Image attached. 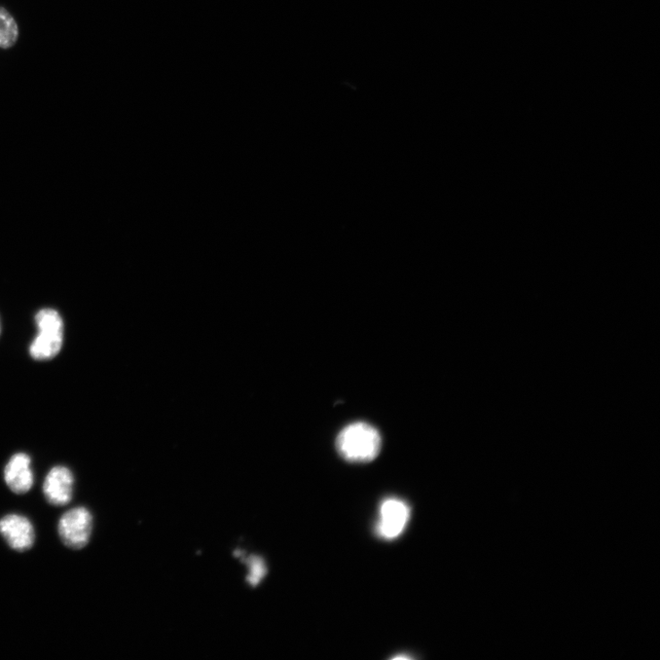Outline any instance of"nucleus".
<instances>
[{
    "label": "nucleus",
    "instance_id": "6e6552de",
    "mask_svg": "<svg viewBox=\"0 0 660 660\" xmlns=\"http://www.w3.org/2000/svg\"><path fill=\"white\" fill-rule=\"evenodd\" d=\"M19 36L15 20L4 8H0V47L8 49L13 47Z\"/></svg>",
    "mask_w": 660,
    "mask_h": 660
},
{
    "label": "nucleus",
    "instance_id": "7ed1b4c3",
    "mask_svg": "<svg viewBox=\"0 0 660 660\" xmlns=\"http://www.w3.org/2000/svg\"><path fill=\"white\" fill-rule=\"evenodd\" d=\"M93 531V517L83 506L65 512L58 523L59 537L63 544L73 550L84 548L89 542Z\"/></svg>",
    "mask_w": 660,
    "mask_h": 660
},
{
    "label": "nucleus",
    "instance_id": "f257e3e1",
    "mask_svg": "<svg viewBox=\"0 0 660 660\" xmlns=\"http://www.w3.org/2000/svg\"><path fill=\"white\" fill-rule=\"evenodd\" d=\"M339 454L347 461L365 463L377 459L382 448V437L373 426L355 422L345 427L336 443Z\"/></svg>",
    "mask_w": 660,
    "mask_h": 660
},
{
    "label": "nucleus",
    "instance_id": "f03ea898",
    "mask_svg": "<svg viewBox=\"0 0 660 660\" xmlns=\"http://www.w3.org/2000/svg\"><path fill=\"white\" fill-rule=\"evenodd\" d=\"M38 334L30 346V354L36 360L55 358L63 344V321L60 314L52 309H44L35 317Z\"/></svg>",
    "mask_w": 660,
    "mask_h": 660
},
{
    "label": "nucleus",
    "instance_id": "1a4fd4ad",
    "mask_svg": "<svg viewBox=\"0 0 660 660\" xmlns=\"http://www.w3.org/2000/svg\"><path fill=\"white\" fill-rule=\"evenodd\" d=\"M246 563L249 567L248 582L251 587L258 586L267 574L265 561L260 557L251 556L247 559Z\"/></svg>",
    "mask_w": 660,
    "mask_h": 660
},
{
    "label": "nucleus",
    "instance_id": "20e7f679",
    "mask_svg": "<svg viewBox=\"0 0 660 660\" xmlns=\"http://www.w3.org/2000/svg\"><path fill=\"white\" fill-rule=\"evenodd\" d=\"M411 517L410 505L398 498H388L380 505L376 526L377 536L385 540H393L405 531Z\"/></svg>",
    "mask_w": 660,
    "mask_h": 660
},
{
    "label": "nucleus",
    "instance_id": "39448f33",
    "mask_svg": "<svg viewBox=\"0 0 660 660\" xmlns=\"http://www.w3.org/2000/svg\"><path fill=\"white\" fill-rule=\"evenodd\" d=\"M0 535L18 553L30 550L35 543V530L30 520L19 513H9L0 519Z\"/></svg>",
    "mask_w": 660,
    "mask_h": 660
},
{
    "label": "nucleus",
    "instance_id": "423d86ee",
    "mask_svg": "<svg viewBox=\"0 0 660 660\" xmlns=\"http://www.w3.org/2000/svg\"><path fill=\"white\" fill-rule=\"evenodd\" d=\"M75 478L73 474L65 466L53 467L46 477L43 492L47 501L54 506L68 504L73 495Z\"/></svg>",
    "mask_w": 660,
    "mask_h": 660
},
{
    "label": "nucleus",
    "instance_id": "0eeeda50",
    "mask_svg": "<svg viewBox=\"0 0 660 660\" xmlns=\"http://www.w3.org/2000/svg\"><path fill=\"white\" fill-rule=\"evenodd\" d=\"M4 480L10 490L16 495L30 492L34 484L31 460L26 453L14 454L4 469Z\"/></svg>",
    "mask_w": 660,
    "mask_h": 660
}]
</instances>
